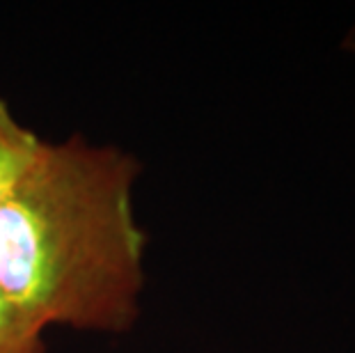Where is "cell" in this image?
<instances>
[{"label":"cell","instance_id":"1","mask_svg":"<svg viewBox=\"0 0 355 353\" xmlns=\"http://www.w3.org/2000/svg\"><path fill=\"white\" fill-rule=\"evenodd\" d=\"M140 165L110 145L46 140L0 205V289L35 326L124 333L140 314L147 234Z\"/></svg>","mask_w":355,"mask_h":353},{"label":"cell","instance_id":"2","mask_svg":"<svg viewBox=\"0 0 355 353\" xmlns=\"http://www.w3.org/2000/svg\"><path fill=\"white\" fill-rule=\"evenodd\" d=\"M44 140L40 133L21 124L0 96V205L10 198L21 179L33 168Z\"/></svg>","mask_w":355,"mask_h":353},{"label":"cell","instance_id":"3","mask_svg":"<svg viewBox=\"0 0 355 353\" xmlns=\"http://www.w3.org/2000/svg\"><path fill=\"white\" fill-rule=\"evenodd\" d=\"M44 330L0 289V353H44Z\"/></svg>","mask_w":355,"mask_h":353},{"label":"cell","instance_id":"4","mask_svg":"<svg viewBox=\"0 0 355 353\" xmlns=\"http://www.w3.org/2000/svg\"><path fill=\"white\" fill-rule=\"evenodd\" d=\"M346 49H351L355 51V28L349 33V37H346Z\"/></svg>","mask_w":355,"mask_h":353}]
</instances>
